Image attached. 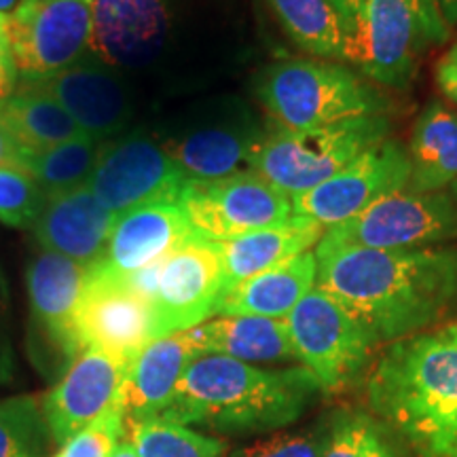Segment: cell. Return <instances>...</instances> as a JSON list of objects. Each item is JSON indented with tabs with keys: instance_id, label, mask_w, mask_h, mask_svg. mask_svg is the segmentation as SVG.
<instances>
[{
	"instance_id": "e575fe53",
	"label": "cell",
	"mask_w": 457,
	"mask_h": 457,
	"mask_svg": "<svg viewBox=\"0 0 457 457\" xmlns=\"http://www.w3.org/2000/svg\"><path fill=\"white\" fill-rule=\"evenodd\" d=\"M330 417L301 432H282L276 436L239 447L225 457H322L328 436Z\"/></svg>"
},
{
	"instance_id": "9c48e42d",
	"label": "cell",
	"mask_w": 457,
	"mask_h": 457,
	"mask_svg": "<svg viewBox=\"0 0 457 457\" xmlns=\"http://www.w3.org/2000/svg\"><path fill=\"white\" fill-rule=\"evenodd\" d=\"M330 244L370 250L434 248L457 242V187L445 191L392 193L358 214L328 228Z\"/></svg>"
},
{
	"instance_id": "e0dca14e",
	"label": "cell",
	"mask_w": 457,
	"mask_h": 457,
	"mask_svg": "<svg viewBox=\"0 0 457 457\" xmlns=\"http://www.w3.org/2000/svg\"><path fill=\"white\" fill-rule=\"evenodd\" d=\"M174 0H91V54L104 64L138 66L162 49Z\"/></svg>"
},
{
	"instance_id": "836d02e7",
	"label": "cell",
	"mask_w": 457,
	"mask_h": 457,
	"mask_svg": "<svg viewBox=\"0 0 457 457\" xmlns=\"http://www.w3.org/2000/svg\"><path fill=\"white\" fill-rule=\"evenodd\" d=\"M125 434H128L125 404H117L98 421L74 434L71 441L55 447L47 457H112Z\"/></svg>"
},
{
	"instance_id": "ffe728a7",
	"label": "cell",
	"mask_w": 457,
	"mask_h": 457,
	"mask_svg": "<svg viewBox=\"0 0 457 457\" xmlns=\"http://www.w3.org/2000/svg\"><path fill=\"white\" fill-rule=\"evenodd\" d=\"M89 270L54 250H38L28 265V295L32 318L49 341L68 358L81 347L77 339V310Z\"/></svg>"
},
{
	"instance_id": "b9f144b4",
	"label": "cell",
	"mask_w": 457,
	"mask_h": 457,
	"mask_svg": "<svg viewBox=\"0 0 457 457\" xmlns=\"http://www.w3.org/2000/svg\"><path fill=\"white\" fill-rule=\"evenodd\" d=\"M112 457H140L138 453H136L134 445H131L129 441H121V445H119L117 451H114Z\"/></svg>"
},
{
	"instance_id": "74e56055",
	"label": "cell",
	"mask_w": 457,
	"mask_h": 457,
	"mask_svg": "<svg viewBox=\"0 0 457 457\" xmlns=\"http://www.w3.org/2000/svg\"><path fill=\"white\" fill-rule=\"evenodd\" d=\"M436 83L447 98L457 104V41L445 51L436 64Z\"/></svg>"
},
{
	"instance_id": "7402d4cb",
	"label": "cell",
	"mask_w": 457,
	"mask_h": 457,
	"mask_svg": "<svg viewBox=\"0 0 457 457\" xmlns=\"http://www.w3.org/2000/svg\"><path fill=\"white\" fill-rule=\"evenodd\" d=\"M324 233L327 228L316 222L293 216L282 225L259 228L227 242H214L222 265V296L245 279L273 270L303 253H310Z\"/></svg>"
},
{
	"instance_id": "30bf717a",
	"label": "cell",
	"mask_w": 457,
	"mask_h": 457,
	"mask_svg": "<svg viewBox=\"0 0 457 457\" xmlns=\"http://www.w3.org/2000/svg\"><path fill=\"white\" fill-rule=\"evenodd\" d=\"M187 174L151 136L129 134L104 142L87 187L112 216L140 205L179 204L188 185Z\"/></svg>"
},
{
	"instance_id": "52a82bcc",
	"label": "cell",
	"mask_w": 457,
	"mask_h": 457,
	"mask_svg": "<svg viewBox=\"0 0 457 457\" xmlns=\"http://www.w3.org/2000/svg\"><path fill=\"white\" fill-rule=\"evenodd\" d=\"M286 327L296 362L324 394L350 387L367 370L377 347L364 324L318 284L290 312Z\"/></svg>"
},
{
	"instance_id": "277c9868",
	"label": "cell",
	"mask_w": 457,
	"mask_h": 457,
	"mask_svg": "<svg viewBox=\"0 0 457 457\" xmlns=\"http://www.w3.org/2000/svg\"><path fill=\"white\" fill-rule=\"evenodd\" d=\"M256 98L276 129L305 131L364 114H384V100L367 79L339 62L290 57L267 66Z\"/></svg>"
},
{
	"instance_id": "8992f818",
	"label": "cell",
	"mask_w": 457,
	"mask_h": 457,
	"mask_svg": "<svg viewBox=\"0 0 457 457\" xmlns=\"http://www.w3.org/2000/svg\"><path fill=\"white\" fill-rule=\"evenodd\" d=\"M390 134L386 114H364L305 131L273 129L256 142L250 171L286 197L312 191Z\"/></svg>"
},
{
	"instance_id": "8d00e7d4",
	"label": "cell",
	"mask_w": 457,
	"mask_h": 457,
	"mask_svg": "<svg viewBox=\"0 0 457 457\" xmlns=\"http://www.w3.org/2000/svg\"><path fill=\"white\" fill-rule=\"evenodd\" d=\"M17 85V68L11 47L9 15H0V98L9 96Z\"/></svg>"
},
{
	"instance_id": "4316f807",
	"label": "cell",
	"mask_w": 457,
	"mask_h": 457,
	"mask_svg": "<svg viewBox=\"0 0 457 457\" xmlns=\"http://www.w3.org/2000/svg\"><path fill=\"white\" fill-rule=\"evenodd\" d=\"M0 128L21 153L51 148L83 136L81 128L47 91L15 85L0 98Z\"/></svg>"
},
{
	"instance_id": "1f68e13d",
	"label": "cell",
	"mask_w": 457,
	"mask_h": 457,
	"mask_svg": "<svg viewBox=\"0 0 457 457\" xmlns=\"http://www.w3.org/2000/svg\"><path fill=\"white\" fill-rule=\"evenodd\" d=\"M51 441L41 398L13 396L0 400V457H47Z\"/></svg>"
},
{
	"instance_id": "60d3db41",
	"label": "cell",
	"mask_w": 457,
	"mask_h": 457,
	"mask_svg": "<svg viewBox=\"0 0 457 457\" xmlns=\"http://www.w3.org/2000/svg\"><path fill=\"white\" fill-rule=\"evenodd\" d=\"M330 3L335 4V9L339 11V15H341V20H343V13H345L347 9L352 7V4H356L358 0H330ZM421 4H426L428 9L430 11H436V13H441V11H438V4H436V0H420Z\"/></svg>"
},
{
	"instance_id": "f1b7e54d",
	"label": "cell",
	"mask_w": 457,
	"mask_h": 457,
	"mask_svg": "<svg viewBox=\"0 0 457 457\" xmlns=\"http://www.w3.org/2000/svg\"><path fill=\"white\" fill-rule=\"evenodd\" d=\"M102 145L104 142L83 134L62 145L43 148V151L21 153L15 168L24 170L41 187L45 195L51 197L87 185Z\"/></svg>"
},
{
	"instance_id": "8fae6325",
	"label": "cell",
	"mask_w": 457,
	"mask_h": 457,
	"mask_svg": "<svg viewBox=\"0 0 457 457\" xmlns=\"http://www.w3.org/2000/svg\"><path fill=\"white\" fill-rule=\"evenodd\" d=\"M179 205L193 233L208 242H227L293 219V199L250 170L188 182Z\"/></svg>"
},
{
	"instance_id": "83f0119b",
	"label": "cell",
	"mask_w": 457,
	"mask_h": 457,
	"mask_svg": "<svg viewBox=\"0 0 457 457\" xmlns=\"http://www.w3.org/2000/svg\"><path fill=\"white\" fill-rule=\"evenodd\" d=\"M279 24L303 51L328 62H345V30L330 0H270Z\"/></svg>"
},
{
	"instance_id": "f546056e",
	"label": "cell",
	"mask_w": 457,
	"mask_h": 457,
	"mask_svg": "<svg viewBox=\"0 0 457 457\" xmlns=\"http://www.w3.org/2000/svg\"><path fill=\"white\" fill-rule=\"evenodd\" d=\"M125 438L140 457H225L227 443L174 421H128Z\"/></svg>"
},
{
	"instance_id": "d6a6232c",
	"label": "cell",
	"mask_w": 457,
	"mask_h": 457,
	"mask_svg": "<svg viewBox=\"0 0 457 457\" xmlns=\"http://www.w3.org/2000/svg\"><path fill=\"white\" fill-rule=\"evenodd\" d=\"M47 195L15 165H0V220L9 227H32Z\"/></svg>"
},
{
	"instance_id": "d6986e66",
	"label": "cell",
	"mask_w": 457,
	"mask_h": 457,
	"mask_svg": "<svg viewBox=\"0 0 457 457\" xmlns=\"http://www.w3.org/2000/svg\"><path fill=\"white\" fill-rule=\"evenodd\" d=\"M112 222L114 216L83 185L47 197L32 231L45 250L91 270L104 254Z\"/></svg>"
},
{
	"instance_id": "f6af8a7d",
	"label": "cell",
	"mask_w": 457,
	"mask_h": 457,
	"mask_svg": "<svg viewBox=\"0 0 457 457\" xmlns=\"http://www.w3.org/2000/svg\"><path fill=\"white\" fill-rule=\"evenodd\" d=\"M21 3H30V0H21ZM21 3H20V4H21Z\"/></svg>"
},
{
	"instance_id": "4fadbf2b",
	"label": "cell",
	"mask_w": 457,
	"mask_h": 457,
	"mask_svg": "<svg viewBox=\"0 0 457 457\" xmlns=\"http://www.w3.org/2000/svg\"><path fill=\"white\" fill-rule=\"evenodd\" d=\"M17 79L47 77L91 51V0H30L9 15Z\"/></svg>"
},
{
	"instance_id": "ba28073f",
	"label": "cell",
	"mask_w": 457,
	"mask_h": 457,
	"mask_svg": "<svg viewBox=\"0 0 457 457\" xmlns=\"http://www.w3.org/2000/svg\"><path fill=\"white\" fill-rule=\"evenodd\" d=\"M151 303L155 339L214 318L222 299V265L214 242L191 237L151 267L125 278Z\"/></svg>"
},
{
	"instance_id": "3957f363",
	"label": "cell",
	"mask_w": 457,
	"mask_h": 457,
	"mask_svg": "<svg viewBox=\"0 0 457 457\" xmlns=\"http://www.w3.org/2000/svg\"><path fill=\"white\" fill-rule=\"evenodd\" d=\"M369 413L400 438L457 409V343L438 330L390 343L364 384Z\"/></svg>"
},
{
	"instance_id": "603a6c76",
	"label": "cell",
	"mask_w": 457,
	"mask_h": 457,
	"mask_svg": "<svg viewBox=\"0 0 457 457\" xmlns=\"http://www.w3.org/2000/svg\"><path fill=\"white\" fill-rule=\"evenodd\" d=\"M195 350L219 353L248 364L296 362L286 320L259 316H214L185 330Z\"/></svg>"
},
{
	"instance_id": "7a4b0ae2",
	"label": "cell",
	"mask_w": 457,
	"mask_h": 457,
	"mask_svg": "<svg viewBox=\"0 0 457 457\" xmlns=\"http://www.w3.org/2000/svg\"><path fill=\"white\" fill-rule=\"evenodd\" d=\"M320 392L303 367L262 369L202 353L159 420L219 434H276L295 424Z\"/></svg>"
},
{
	"instance_id": "d4e9b609",
	"label": "cell",
	"mask_w": 457,
	"mask_h": 457,
	"mask_svg": "<svg viewBox=\"0 0 457 457\" xmlns=\"http://www.w3.org/2000/svg\"><path fill=\"white\" fill-rule=\"evenodd\" d=\"M318 284L316 253H303L237 284L222 296L216 316H259L286 320Z\"/></svg>"
},
{
	"instance_id": "cb8c5ba5",
	"label": "cell",
	"mask_w": 457,
	"mask_h": 457,
	"mask_svg": "<svg viewBox=\"0 0 457 457\" xmlns=\"http://www.w3.org/2000/svg\"><path fill=\"white\" fill-rule=\"evenodd\" d=\"M262 131L245 121L210 123L187 131L168 146L191 182L219 180L250 170V157Z\"/></svg>"
},
{
	"instance_id": "484cf974",
	"label": "cell",
	"mask_w": 457,
	"mask_h": 457,
	"mask_svg": "<svg viewBox=\"0 0 457 457\" xmlns=\"http://www.w3.org/2000/svg\"><path fill=\"white\" fill-rule=\"evenodd\" d=\"M409 191L430 193L457 187V112L432 102L417 119L407 146Z\"/></svg>"
},
{
	"instance_id": "2e32d148",
	"label": "cell",
	"mask_w": 457,
	"mask_h": 457,
	"mask_svg": "<svg viewBox=\"0 0 457 457\" xmlns=\"http://www.w3.org/2000/svg\"><path fill=\"white\" fill-rule=\"evenodd\" d=\"M17 85L47 91L64 106L83 134L104 142L117 136L131 117V102L112 66L94 57L47 77L17 79Z\"/></svg>"
},
{
	"instance_id": "9a60e30c",
	"label": "cell",
	"mask_w": 457,
	"mask_h": 457,
	"mask_svg": "<svg viewBox=\"0 0 457 457\" xmlns=\"http://www.w3.org/2000/svg\"><path fill=\"white\" fill-rule=\"evenodd\" d=\"M79 347H96L131 362L155 339L151 303L125 278L89 270L77 310Z\"/></svg>"
},
{
	"instance_id": "d590c367",
	"label": "cell",
	"mask_w": 457,
	"mask_h": 457,
	"mask_svg": "<svg viewBox=\"0 0 457 457\" xmlns=\"http://www.w3.org/2000/svg\"><path fill=\"white\" fill-rule=\"evenodd\" d=\"M415 457H457V409L400 436Z\"/></svg>"
},
{
	"instance_id": "4dcf8cb0",
	"label": "cell",
	"mask_w": 457,
	"mask_h": 457,
	"mask_svg": "<svg viewBox=\"0 0 457 457\" xmlns=\"http://www.w3.org/2000/svg\"><path fill=\"white\" fill-rule=\"evenodd\" d=\"M322 457H403L390 430L369 411H337L330 415Z\"/></svg>"
},
{
	"instance_id": "6da1fadb",
	"label": "cell",
	"mask_w": 457,
	"mask_h": 457,
	"mask_svg": "<svg viewBox=\"0 0 457 457\" xmlns=\"http://www.w3.org/2000/svg\"><path fill=\"white\" fill-rule=\"evenodd\" d=\"M318 286L356 316L379 345L426 333L457 312V245L370 250L320 239Z\"/></svg>"
},
{
	"instance_id": "7c38bea8",
	"label": "cell",
	"mask_w": 457,
	"mask_h": 457,
	"mask_svg": "<svg viewBox=\"0 0 457 457\" xmlns=\"http://www.w3.org/2000/svg\"><path fill=\"white\" fill-rule=\"evenodd\" d=\"M409 153L400 142L386 138L345 168L293 199V216L328 228L356 219L392 193L409 187Z\"/></svg>"
},
{
	"instance_id": "ac0fdd59",
	"label": "cell",
	"mask_w": 457,
	"mask_h": 457,
	"mask_svg": "<svg viewBox=\"0 0 457 457\" xmlns=\"http://www.w3.org/2000/svg\"><path fill=\"white\" fill-rule=\"evenodd\" d=\"M191 237L197 236L179 204L140 205L114 216L104 254L91 270L114 278H129Z\"/></svg>"
},
{
	"instance_id": "ee69618b",
	"label": "cell",
	"mask_w": 457,
	"mask_h": 457,
	"mask_svg": "<svg viewBox=\"0 0 457 457\" xmlns=\"http://www.w3.org/2000/svg\"><path fill=\"white\" fill-rule=\"evenodd\" d=\"M21 0H0V15H13Z\"/></svg>"
},
{
	"instance_id": "ab89813d",
	"label": "cell",
	"mask_w": 457,
	"mask_h": 457,
	"mask_svg": "<svg viewBox=\"0 0 457 457\" xmlns=\"http://www.w3.org/2000/svg\"><path fill=\"white\" fill-rule=\"evenodd\" d=\"M436 4L449 30L457 28V0H436Z\"/></svg>"
},
{
	"instance_id": "5b68a950",
	"label": "cell",
	"mask_w": 457,
	"mask_h": 457,
	"mask_svg": "<svg viewBox=\"0 0 457 457\" xmlns=\"http://www.w3.org/2000/svg\"><path fill=\"white\" fill-rule=\"evenodd\" d=\"M345 62L384 87H407L428 43L447 41L443 15L420 0H358L343 13Z\"/></svg>"
},
{
	"instance_id": "5bb4252c",
	"label": "cell",
	"mask_w": 457,
	"mask_h": 457,
	"mask_svg": "<svg viewBox=\"0 0 457 457\" xmlns=\"http://www.w3.org/2000/svg\"><path fill=\"white\" fill-rule=\"evenodd\" d=\"M129 362L111 353L85 347L71 360L62 379L41 398L45 424L55 447L125 404Z\"/></svg>"
},
{
	"instance_id": "7bdbcfd3",
	"label": "cell",
	"mask_w": 457,
	"mask_h": 457,
	"mask_svg": "<svg viewBox=\"0 0 457 457\" xmlns=\"http://www.w3.org/2000/svg\"><path fill=\"white\" fill-rule=\"evenodd\" d=\"M438 333H441L445 339H449V341H453V343H457V322H451V324H445V327H441V328H436Z\"/></svg>"
},
{
	"instance_id": "f35d334b",
	"label": "cell",
	"mask_w": 457,
	"mask_h": 457,
	"mask_svg": "<svg viewBox=\"0 0 457 457\" xmlns=\"http://www.w3.org/2000/svg\"><path fill=\"white\" fill-rule=\"evenodd\" d=\"M17 159H20V151L0 128V165H17Z\"/></svg>"
},
{
	"instance_id": "44dd1931",
	"label": "cell",
	"mask_w": 457,
	"mask_h": 457,
	"mask_svg": "<svg viewBox=\"0 0 457 457\" xmlns=\"http://www.w3.org/2000/svg\"><path fill=\"white\" fill-rule=\"evenodd\" d=\"M199 352L187 333L165 335L148 341L129 362L125 379L128 421L162 417L170 407L188 364Z\"/></svg>"
}]
</instances>
